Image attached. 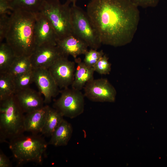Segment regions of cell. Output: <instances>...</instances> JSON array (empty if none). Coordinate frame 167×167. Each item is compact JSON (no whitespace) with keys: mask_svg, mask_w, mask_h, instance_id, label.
Wrapping results in <instances>:
<instances>
[{"mask_svg":"<svg viewBox=\"0 0 167 167\" xmlns=\"http://www.w3.org/2000/svg\"><path fill=\"white\" fill-rule=\"evenodd\" d=\"M56 45L63 56L71 55L75 59L88 51V45L73 34L58 40Z\"/></svg>","mask_w":167,"mask_h":167,"instance_id":"obj_14","label":"cell"},{"mask_svg":"<svg viewBox=\"0 0 167 167\" xmlns=\"http://www.w3.org/2000/svg\"><path fill=\"white\" fill-rule=\"evenodd\" d=\"M14 79L16 92L30 88L33 82L34 69L14 77Z\"/></svg>","mask_w":167,"mask_h":167,"instance_id":"obj_23","label":"cell"},{"mask_svg":"<svg viewBox=\"0 0 167 167\" xmlns=\"http://www.w3.org/2000/svg\"><path fill=\"white\" fill-rule=\"evenodd\" d=\"M83 88L84 96L92 101L113 102L115 100L116 90L105 78L93 79L87 83Z\"/></svg>","mask_w":167,"mask_h":167,"instance_id":"obj_8","label":"cell"},{"mask_svg":"<svg viewBox=\"0 0 167 167\" xmlns=\"http://www.w3.org/2000/svg\"><path fill=\"white\" fill-rule=\"evenodd\" d=\"M9 148L19 165L29 162L42 163L48 143L41 135L24 134L12 139L8 143Z\"/></svg>","mask_w":167,"mask_h":167,"instance_id":"obj_3","label":"cell"},{"mask_svg":"<svg viewBox=\"0 0 167 167\" xmlns=\"http://www.w3.org/2000/svg\"><path fill=\"white\" fill-rule=\"evenodd\" d=\"M10 22V15H0V42L5 39L8 30Z\"/></svg>","mask_w":167,"mask_h":167,"instance_id":"obj_26","label":"cell"},{"mask_svg":"<svg viewBox=\"0 0 167 167\" xmlns=\"http://www.w3.org/2000/svg\"><path fill=\"white\" fill-rule=\"evenodd\" d=\"M16 56L11 48L6 42L0 45V73L7 72Z\"/></svg>","mask_w":167,"mask_h":167,"instance_id":"obj_20","label":"cell"},{"mask_svg":"<svg viewBox=\"0 0 167 167\" xmlns=\"http://www.w3.org/2000/svg\"><path fill=\"white\" fill-rule=\"evenodd\" d=\"M46 0H10L13 11L21 10L36 14L40 12Z\"/></svg>","mask_w":167,"mask_h":167,"instance_id":"obj_19","label":"cell"},{"mask_svg":"<svg viewBox=\"0 0 167 167\" xmlns=\"http://www.w3.org/2000/svg\"><path fill=\"white\" fill-rule=\"evenodd\" d=\"M63 117L57 110L49 106L45 124L41 133L46 136L50 137L63 119Z\"/></svg>","mask_w":167,"mask_h":167,"instance_id":"obj_18","label":"cell"},{"mask_svg":"<svg viewBox=\"0 0 167 167\" xmlns=\"http://www.w3.org/2000/svg\"><path fill=\"white\" fill-rule=\"evenodd\" d=\"M33 82L44 96L45 103H50L59 93V88L48 69H34Z\"/></svg>","mask_w":167,"mask_h":167,"instance_id":"obj_11","label":"cell"},{"mask_svg":"<svg viewBox=\"0 0 167 167\" xmlns=\"http://www.w3.org/2000/svg\"><path fill=\"white\" fill-rule=\"evenodd\" d=\"M16 92L14 78L7 73H0V101L14 95Z\"/></svg>","mask_w":167,"mask_h":167,"instance_id":"obj_22","label":"cell"},{"mask_svg":"<svg viewBox=\"0 0 167 167\" xmlns=\"http://www.w3.org/2000/svg\"><path fill=\"white\" fill-rule=\"evenodd\" d=\"M105 54L102 50L98 51L97 50L91 49L84 54L83 62L87 66L93 68Z\"/></svg>","mask_w":167,"mask_h":167,"instance_id":"obj_24","label":"cell"},{"mask_svg":"<svg viewBox=\"0 0 167 167\" xmlns=\"http://www.w3.org/2000/svg\"><path fill=\"white\" fill-rule=\"evenodd\" d=\"M71 22L72 34L91 49L97 50L100 47V39L87 12L76 3L71 6Z\"/></svg>","mask_w":167,"mask_h":167,"instance_id":"obj_6","label":"cell"},{"mask_svg":"<svg viewBox=\"0 0 167 167\" xmlns=\"http://www.w3.org/2000/svg\"><path fill=\"white\" fill-rule=\"evenodd\" d=\"M86 12L102 44L117 47L132 41L140 13L130 0H90Z\"/></svg>","mask_w":167,"mask_h":167,"instance_id":"obj_1","label":"cell"},{"mask_svg":"<svg viewBox=\"0 0 167 167\" xmlns=\"http://www.w3.org/2000/svg\"><path fill=\"white\" fill-rule=\"evenodd\" d=\"M75 59L77 65L74 80L71 86L73 88L81 91L87 83L94 79L95 71L93 68L87 66L80 58Z\"/></svg>","mask_w":167,"mask_h":167,"instance_id":"obj_16","label":"cell"},{"mask_svg":"<svg viewBox=\"0 0 167 167\" xmlns=\"http://www.w3.org/2000/svg\"><path fill=\"white\" fill-rule=\"evenodd\" d=\"M62 56L57 45L45 44L37 46L30 59L33 68L48 69Z\"/></svg>","mask_w":167,"mask_h":167,"instance_id":"obj_10","label":"cell"},{"mask_svg":"<svg viewBox=\"0 0 167 167\" xmlns=\"http://www.w3.org/2000/svg\"><path fill=\"white\" fill-rule=\"evenodd\" d=\"M85 96L80 90L69 87L64 89L53 104L54 108L64 117L72 119L84 110Z\"/></svg>","mask_w":167,"mask_h":167,"instance_id":"obj_7","label":"cell"},{"mask_svg":"<svg viewBox=\"0 0 167 167\" xmlns=\"http://www.w3.org/2000/svg\"><path fill=\"white\" fill-rule=\"evenodd\" d=\"M8 0L10 1V0Z\"/></svg>","mask_w":167,"mask_h":167,"instance_id":"obj_31","label":"cell"},{"mask_svg":"<svg viewBox=\"0 0 167 167\" xmlns=\"http://www.w3.org/2000/svg\"><path fill=\"white\" fill-rule=\"evenodd\" d=\"M49 106L43 107L26 113L24 115L25 131L32 134L41 132L45 122Z\"/></svg>","mask_w":167,"mask_h":167,"instance_id":"obj_15","label":"cell"},{"mask_svg":"<svg viewBox=\"0 0 167 167\" xmlns=\"http://www.w3.org/2000/svg\"><path fill=\"white\" fill-rule=\"evenodd\" d=\"M108 58L105 54L98 61L93 68L95 71L101 75H107L111 70V64L109 62Z\"/></svg>","mask_w":167,"mask_h":167,"instance_id":"obj_25","label":"cell"},{"mask_svg":"<svg viewBox=\"0 0 167 167\" xmlns=\"http://www.w3.org/2000/svg\"><path fill=\"white\" fill-rule=\"evenodd\" d=\"M33 68L30 56L16 57L6 73L14 78Z\"/></svg>","mask_w":167,"mask_h":167,"instance_id":"obj_21","label":"cell"},{"mask_svg":"<svg viewBox=\"0 0 167 167\" xmlns=\"http://www.w3.org/2000/svg\"><path fill=\"white\" fill-rule=\"evenodd\" d=\"M77 0H67V1L70 2L72 3V4H75Z\"/></svg>","mask_w":167,"mask_h":167,"instance_id":"obj_30","label":"cell"},{"mask_svg":"<svg viewBox=\"0 0 167 167\" xmlns=\"http://www.w3.org/2000/svg\"><path fill=\"white\" fill-rule=\"evenodd\" d=\"M138 7L144 8L154 7L156 6L160 0H130Z\"/></svg>","mask_w":167,"mask_h":167,"instance_id":"obj_27","label":"cell"},{"mask_svg":"<svg viewBox=\"0 0 167 167\" xmlns=\"http://www.w3.org/2000/svg\"><path fill=\"white\" fill-rule=\"evenodd\" d=\"M73 131L71 124L63 119L51 135L49 144L56 147L66 145Z\"/></svg>","mask_w":167,"mask_h":167,"instance_id":"obj_17","label":"cell"},{"mask_svg":"<svg viewBox=\"0 0 167 167\" xmlns=\"http://www.w3.org/2000/svg\"><path fill=\"white\" fill-rule=\"evenodd\" d=\"M70 3L59 0H46L41 11L49 21L58 40L72 34Z\"/></svg>","mask_w":167,"mask_h":167,"instance_id":"obj_5","label":"cell"},{"mask_svg":"<svg viewBox=\"0 0 167 167\" xmlns=\"http://www.w3.org/2000/svg\"><path fill=\"white\" fill-rule=\"evenodd\" d=\"M13 11L8 0H0V15H10Z\"/></svg>","mask_w":167,"mask_h":167,"instance_id":"obj_28","label":"cell"},{"mask_svg":"<svg viewBox=\"0 0 167 167\" xmlns=\"http://www.w3.org/2000/svg\"><path fill=\"white\" fill-rule=\"evenodd\" d=\"M59 88L65 89L71 86L74 80L75 63L62 56L48 69Z\"/></svg>","mask_w":167,"mask_h":167,"instance_id":"obj_9","label":"cell"},{"mask_svg":"<svg viewBox=\"0 0 167 167\" xmlns=\"http://www.w3.org/2000/svg\"><path fill=\"white\" fill-rule=\"evenodd\" d=\"M35 14L34 35L36 47L45 44L56 45L58 38L49 20L41 12Z\"/></svg>","mask_w":167,"mask_h":167,"instance_id":"obj_12","label":"cell"},{"mask_svg":"<svg viewBox=\"0 0 167 167\" xmlns=\"http://www.w3.org/2000/svg\"><path fill=\"white\" fill-rule=\"evenodd\" d=\"M39 92L30 88L17 91L15 98L21 109L27 113L39 109L44 105V99Z\"/></svg>","mask_w":167,"mask_h":167,"instance_id":"obj_13","label":"cell"},{"mask_svg":"<svg viewBox=\"0 0 167 167\" xmlns=\"http://www.w3.org/2000/svg\"><path fill=\"white\" fill-rule=\"evenodd\" d=\"M35 21V14L26 11H13L10 15L9 26L5 39L16 57H29L36 48Z\"/></svg>","mask_w":167,"mask_h":167,"instance_id":"obj_2","label":"cell"},{"mask_svg":"<svg viewBox=\"0 0 167 167\" xmlns=\"http://www.w3.org/2000/svg\"><path fill=\"white\" fill-rule=\"evenodd\" d=\"M12 165L9 158L1 151L0 152V167H11Z\"/></svg>","mask_w":167,"mask_h":167,"instance_id":"obj_29","label":"cell"},{"mask_svg":"<svg viewBox=\"0 0 167 167\" xmlns=\"http://www.w3.org/2000/svg\"><path fill=\"white\" fill-rule=\"evenodd\" d=\"M24 113L14 95L0 101V142H6L25 132Z\"/></svg>","mask_w":167,"mask_h":167,"instance_id":"obj_4","label":"cell"}]
</instances>
